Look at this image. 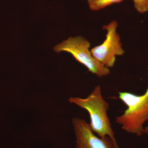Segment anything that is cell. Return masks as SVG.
<instances>
[{"instance_id":"cell-1","label":"cell","mask_w":148,"mask_h":148,"mask_svg":"<svg viewBox=\"0 0 148 148\" xmlns=\"http://www.w3.org/2000/svg\"><path fill=\"white\" fill-rule=\"evenodd\" d=\"M69 101L88 112L90 128L96 135L101 138L109 137L117 147H119L108 115L110 105L103 98L100 85L95 86L86 98L71 97L69 98Z\"/></svg>"},{"instance_id":"cell-2","label":"cell","mask_w":148,"mask_h":148,"mask_svg":"<svg viewBox=\"0 0 148 148\" xmlns=\"http://www.w3.org/2000/svg\"><path fill=\"white\" fill-rule=\"evenodd\" d=\"M118 94L127 109L116 117V123L127 133L142 136L145 134L144 124L148 121V86L143 95L128 92H119Z\"/></svg>"},{"instance_id":"cell-3","label":"cell","mask_w":148,"mask_h":148,"mask_svg":"<svg viewBox=\"0 0 148 148\" xmlns=\"http://www.w3.org/2000/svg\"><path fill=\"white\" fill-rule=\"evenodd\" d=\"M88 40L82 36L70 37L56 45L53 51L57 53H71L78 62L87 68L88 71L99 77L108 76L110 73V69L103 66L92 56Z\"/></svg>"},{"instance_id":"cell-4","label":"cell","mask_w":148,"mask_h":148,"mask_svg":"<svg viewBox=\"0 0 148 148\" xmlns=\"http://www.w3.org/2000/svg\"><path fill=\"white\" fill-rule=\"evenodd\" d=\"M118 23L116 20L104 25L103 30H106V38L103 43L90 49L93 57L103 66L112 68L114 66L117 56H121L125 51L117 31Z\"/></svg>"},{"instance_id":"cell-5","label":"cell","mask_w":148,"mask_h":148,"mask_svg":"<svg viewBox=\"0 0 148 148\" xmlns=\"http://www.w3.org/2000/svg\"><path fill=\"white\" fill-rule=\"evenodd\" d=\"M72 123L76 140V148H120L109 137L101 138L95 134L89 123L84 119L74 118Z\"/></svg>"},{"instance_id":"cell-6","label":"cell","mask_w":148,"mask_h":148,"mask_svg":"<svg viewBox=\"0 0 148 148\" xmlns=\"http://www.w3.org/2000/svg\"><path fill=\"white\" fill-rule=\"evenodd\" d=\"M90 10L98 11L115 3H118L124 0H87Z\"/></svg>"},{"instance_id":"cell-7","label":"cell","mask_w":148,"mask_h":148,"mask_svg":"<svg viewBox=\"0 0 148 148\" xmlns=\"http://www.w3.org/2000/svg\"><path fill=\"white\" fill-rule=\"evenodd\" d=\"M134 8L138 12L145 13L148 12V0H132Z\"/></svg>"},{"instance_id":"cell-8","label":"cell","mask_w":148,"mask_h":148,"mask_svg":"<svg viewBox=\"0 0 148 148\" xmlns=\"http://www.w3.org/2000/svg\"><path fill=\"white\" fill-rule=\"evenodd\" d=\"M145 134H148V125L145 127Z\"/></svg>"}]
</instances>
